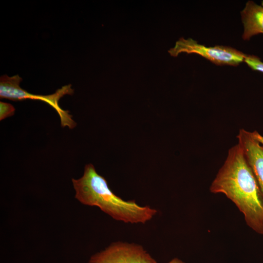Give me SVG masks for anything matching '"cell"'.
Segmentation results:
<instances>
[{
  "label": "cell",
  "mask_w": 263,
  "mask_h": 263,
  "mask_svg": "<svg viewBox=\"0 0 263 263\" xmlns=\"http://www.w3.org/2000/svg\"><path fill=\"white\" fill-rule=\"evenodd\" d=\"M209 190L225 195L242 213L247 225L263 235V196L238 144L228 150Z\"/></svg>",
  "instance_id": "1"
},
{
  "label": "cell",
  "mask_w": 263,
  "mask_h": 263,
  "mask_svg": "<svg viewBox=\"0 0 263 263\" xmlns=\"http://www.w3.org/2000/svg\"><path fill=\"white\" fill-rule=\"evenodd\" d=\"M72 181L76 200L83 205L99 207L115 220L126 223L145 224L157 212L149 206H141L134 201H125L117 196L92 164L85 166L82 177L72 178Z\"/></svg>",
  "instance_id": "2"
},
{
  "label": "cell",
  "mask_w": 263,
  "mask_h": 263,
  "mask_svg": "<svg viewBox=\"0 0 263 263\" xmlns=\"http://www.w3.org/2000/svg\"><path fill=\"white\" fill-rule=\"evenodd\" d=\"M22 78L19 75L9 77L7 75L1 76L0 78V97L13 101L23 100L27 99L39 100L44 101L52 107L57 113L60 119L61 125L73 129L76 125L72 119L69 111H64L58 105V100L64 95L71 94L73 89L71 85H66L52 94L47 95H35L23 90L19 87Z\"/></svg>",
  "instance_id": "3"
},
{
  "label": "cell",
  "mask_w": 263,
  "mask_h": 263,
  "mask_svg": "<svg viewBox=\"0 0 263 263\" xmlns=\"http://www.w3.org/2000/svg\"><path fill=\"white\" fill-rule=\"evenodd\" d=\"M172 56L181 53L196 54L217 65L237 66L244 61L246 55L230 47L217 45L207 47L189 38H180L173 48L169 50Z\"/></svg>",
  "instance_id": "4"
},
{
  "label": "cell",
  "mask_w": 263,
  "mask_h": 263,
  "mask_svg": "<svg viewBox=\"0 0 263 263\" xmlns=\"http://www.w3.org/2000/svg\"><path fill=\"white\" fill-rule=\"evenodd\" d=\"M88 263H157L143 247L117 242L92 256Z\"/></svg>",
  "instance_id": "5"
},
{
  "label": "cell",
  "mask_w": 263,
  "mask_h": 263,
  "mask_svg": "<svg viewBox=\"0 0 263 263\" xmlns=\"http://www.w3.org/2000/svg\"><path fill=\"white\" fill-rule=\"evenodd\" d=\"M237 137L263 196V136L257 131L242 129Z\"/></svg>",
  "instance_id": "6"
},
{
  "label": "cell",
  "mask_w": 263,
  "mask_h": 263,
  "mask_svg": "<svg viewBox=\"0 0 263 263\" xmlns=\"http://www.w3.org/2000/svg\"><path fill=\"white\" fill-rule=\"evenodd\" d=\"M244 30V40L259 34H263V2L260 5L251 0L248 1L241 13Z\"/></svg>",
  "instance_id": "7"
},
{
  "label": "cell",
  "mask_w": 263,
  "mask_h": 263,
  "mask_svg": "<svg viewBox=\"0 0 263 263\" xmlns=\"http://www.w3.org/2000/svg\"><path fill=\"white\" fill-rule=\"evenodd\" d=\"M244 61L251 69L263 73V62L257 56L246 55Z\"/></svg>",
  "instance_id": "8"
},
{
  "label": "cell",
  "mask_w": 263,
  "mask_h": 263,
  "mask_svg": "<svg viewBox=\"0 0 263 263\" xmlns=\"http://www.w3.org/2000/svg\"><path fill=\"white\" fill-rule=\"evenodd\" d=\"M15 108L10 104L0 102V120L13 115L15 113Z\"/></svg>",
  "instance_id": "9"
},
{
  "label": "cell",
  "mask_w": 263,
  "mask_h": 263,
  "mask_svg": "<svg viewBox=\"0 0 263 263\" xmlns=\"http://www.w3.org/2000/svg\"><path fill=\"white\" fill-rule=\"evenodd\" d=\"M168 263H185V262H183L182 260L175 258L171 260Z\"/></svg>",
  "instance_id": "10"
}]
</instances>
